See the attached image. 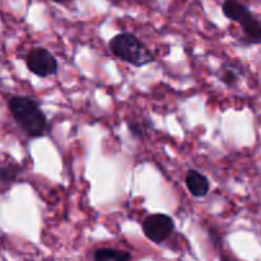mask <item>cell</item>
I'll use <instances>...</instances> for the list:
<instances>
[{
	"label": "cell",
	"instance_id": "obj_11",
	"mask_svg": "<svg viewBox=\"0 0 261 261\" xmlns=\"http://www.w3.org/2000/svg\"><path fill=\"white\" fill-rule=\"evenodd\" d=\"M51 2L54 3H58V4H64L65 2H68V0H51Z\"/></svg>",
	"mask_w": 261,
	"mask_h": 261
},
{
	"label": "cell",
	"instance_id": "obj_6",
	"mask_svg": "<svg viewBox=\"0 0 261 261\" xmlns=\"http://www.w3.org/2000/svg\"><path fill=\"white\" fill-rule=\"evenodd\" d=\"M185 184L191 195L195 196V198H203V196L208 195L209 189H211L208 177L196 170L188 171L185 177Z\"/></svg>",
	"mask_w": 261,
	"mask_h": 261
},
{
	"label": "cell",
	"instance_id": "obj_1",
	"mask_svg": "<svg viewBox=\"0 0 261 261\" xmlns=\"http://www.w3.org/2000/svg\"><path fill=\"white\" fill-rule=\"evenodd\" d=\"M8 109L15 124L28 138H43L50 134V122L37 101L27 96L8 98Z\"/></svg>",
	"mask_w": 261,
	"mask_h": 261
},
{
	"label": "cell",
	"instance_id": "obj_8",
	"mask_svg": "<svg viewBox=\"0 0 261 261\" xmlns=\"http://www.w3.org/2000/svg\"><path fill=\"white\" fill-rule=\"evenodd\" d=\"M93 261H132V255L124 250L102 247L94 251Z\"/></svg>",
	"mask_w": 261,
	"mask_h": 261
},
{
	"label": "cell",
	"instance_id": "obj_4",
	"mask_svg": "<svg viewBox=\"0 0 261 261\" xmlns=\"http://www.w3.org/2000/svg\"><path fill=\"white\" fill-rule=\"evenodd\" d=\"M175 231V222L167 214H150L143 222V232L149 241L162 244L167 241Z\"/></svg>",
	"mask_w": 261,
	"mask_h": 261
},
{
	"label": "cell",
	"instance_id": "obj_5",
	"mask_svg": "<svg viewBox=\"0 0 261 261\" xmlns=\"http://www.w3.org/2000/svg\"><path fill=\"white\" fill-rule=\"evenodd\" d=\"M222 10L226 18L232 22L239 23L242 28L256 19L254 13L239 0H226L222 5Z\"/></svg>",
	"mask_w": 261,
	"mask_h": 261
},
{
	"label": "cell",
	"instance_id": "obj_9",
	"mask_svg": "<svg viewBox=\"0 0 261 261\" xmlns=\"http://www.w3.org/2000/svg\"><path fill=\"white\" fill-rule=\"evenodd\" d=\"M240 76L239 73L234 70V68H223L222 69V74H221V81L226 84L227 87H233L236 86V83L239 82Z\"/></svg>",
	"mask_w": 261,
	"mask_h": 261
},
{
	"label": "cell",
	"instance_id": "obj_7",
	"mask_svg": "<svg viewBox=\"0 0 261 261\" xmlns=\"http://www.w3.org/2000/svg\"><path fill=\"white\" fill-rule=\"evenodd\" d=\"M23 168L18 163H4L0 166V194L9 190L22 175Z\"/></svg>",
	"mask_w": 261,
	"mask_h": 261
},
{
	"label": "cell",
	"instance_id": "obj_3",
	"mask_svg": "<svg viewBox=\"0 0 261 261\" xmlns=\"http://www.w3.org/2000/svg\"><path fill=\"white\" fill-rule=\"evenodd\" d=\"M25 65L28 70L40 78L55 75L59 70V64L55 56L45 47H33L25 56Z\"/></svg>",
	"mask_w": 261,
	"mask_h": 261
},
{
	"label": "cell",
	"instance_id": "obj_10",
	"mask_svg": "<svg viewBox=\"0 0 261 261\" xmlns=\"http://www.w3.org/2000/svg\"><path fill=\"white\" fill-rule=\"evenodd\" d=\"M129 130L135 138H143L145 135V133L148 132V125L143 124V121H130L129 124Z\"/></svg>",
	"mask_w": 261,
	"mask_h": 261
},
{
	"label": "cell",
	"instance_id": "obj_2",
	"mask_svg": "<svg viewBox=\"0 0 261 261\" xmlns=\"http://www.w3.org/2000/svg\"><path fill=\"white\" fill-rule=\"evenodd\" d=\"M109 48L114 56L135 68H142L155 61L154 54L149 47L140 38L129 32L115 35L110 40Z\"/></svg>",
	"mask_w": 261,
	"mask_h": 261
}]
</instances>
